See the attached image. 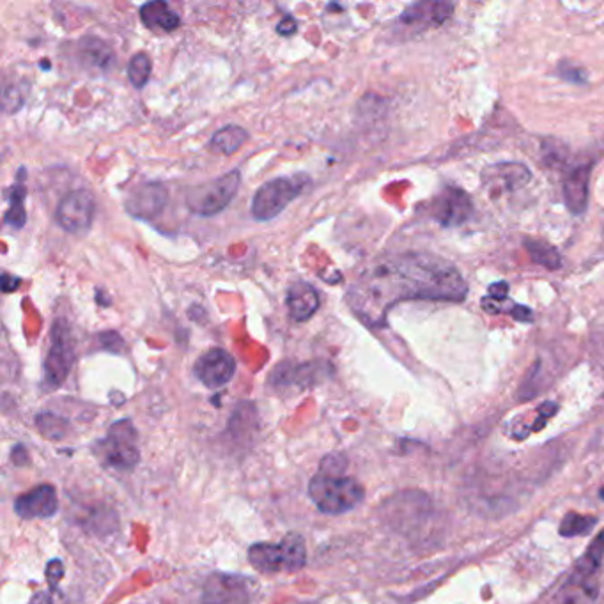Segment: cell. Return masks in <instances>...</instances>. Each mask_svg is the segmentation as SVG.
I'll return each mask as SVG.
<instances>
[{
	"label": "cell",
	"mask_w": 604,
	"mask_h": 604,
	"mask_svg": "<svg viewBox=\"0 0 604 604\" xmlns=\"http://www.w3.org/2000/svg\"><path fill=\"white\" fill-rule=\"evenodd\" d=\"M464 278L448 260L406 254L369 269L349 293L351 309L367 325H383L388 309L404 300L463 302Z\"/></svg>",
	"instance_id": "1"
},
{
	"label": "cell",
	"mask_w": 604,
	"mask_h": 604,
	"mask_svg": "<svg viewBox=\"0 0 604 604\" xmlns=\"http://www.w3.org/2000/svg\"><path fill=\"white\" fill-rule=\"evenodd\" d=\"M309 497L323 515L339 516L358 507L365 491L354 479L318 472L309 482Z\"/></svg>",
	"instance_id": "2"
},
{
	"label": "cell",
	"mask_w": 604,
	"mask_h": 604,
	"mask_svg": "<svg viewBox=\"0 0 604 604\" xmlns=\"http://www.w3.org/2000/svg\"><path fill=\"white\" fill-rule=\"evenodd\" d=\"M307 551L300 535H287L278 544L260 542L249 549V560L262 574L296 573L305 566Z\"/></svg>",
	"instance_id": "3"
},
{
	"label": "cell",
	"mask_w": 604,
	"mask_h": 604,
	"mask_svg": "<svg viewBox=\"0 0 604 604\" xmlns=\"http://www.w3.org/2000/svg\"><path fill=\"white\" fill-rule=\"evenodd\" d=\"M311 184L307 174L282 175L266 181L252 199V215L259 222H268L278 217L303 190Z\"/></svg>",
	"instance_id": "4"
},
{
	"label": "cell",
	"mask_w": 604,
	"mask_h": 604,
	"mask_svg": "<svg viewBox=\"0 0 604 604\" xmlns=\"http://www.w3.org/2000/svg\"><path fill=\"white\" fill-rule=\"evenodd\" d=\"M242 184V174L238 169L224 174L209 183L193 186L186 191V206L193 215L209 218L222 213L234 195L238 193Z\"/></svg>",
	"instance_id": "5"
},
{
	"label": "cell",
	"mask_w": 604,
	"mask_h": 604,
	"mask_svg": "<svg viewBox=\"0 0 604 604\" xmlns=\"http://www.w3.org/2000/svg\"><path fill=\"white\" fill-rule=\"evenodd\" d=\"M96 455L101 463L117 472H128L137 466L140 452L137 448V431L130 421L115 422L108 436L96 443Z\"/></svg>",
	"instance_id": "6"
},
{
	"label": "cell",
	"mask_w": 604,
	"mask_h": 604,
	"mask_svg": "<svg viewBox=\"0 0 604 604\" xmlns=\"http://www.w3.org/2000/svg\"><path fill=\"white\" fill-rule=\"evenodd\" d=\"M75 360V349L68 327L63 321H55L52 332V345L45 360V388H59L72 372Z\"/></svg>",
	"instance_id": "7"
},
{
	"label": "cell",
	"mask_w": 604,
	"mask_h": 604,
	"mask_svg": "<svg viewBox=\"0 0 604 604\" xmlns=\"http://www.w3.org/2000/svg\"><path fill=\"white\" fill-rule=\"evenodd\" d=\"M454 5L448 2H417L399 16L396 27L404 38H415L430 29L439 27L450 14Z\"/></svg>",
	"instance_id": "8"
},
{
	"label": "cell",
	"mask_w": 604,
	"mask_h": 604,
	"mask_svg": "<svg viewBox=\"0 0 604 604\" xmlns=\"http://www.w3.org/2000/svg\"><path fill=\"white\" fill-rule=\"evenodd\" d=\"M96 211V202L90 191L87 190H73L66 193L57 209H55V220L57 224L72 234L86 233L92 224Z\"/></svg>",
	"instance_id": "9"
},
{
	"label": "cell",
	"mask_w": 604,
	"mask_h": 604,
	"mask_svg": "<svg viewBox=\"0 0 604 604\" xmlns=\"http://www.w3.org/2000/svg\"><path fill=\"white\" fill-rule=\"evenodd\" d=\"M473 213V204L468 193L457 186H445L432 200V218L443 227L464 224Z\"/></svg>",
	"instance_id": "10"
},
{
	"label": "cell",
	"mask_w": 604,
	"mask_h": 604,
	"mask_svg": "<svg viewBox=\"0 0 604 604\" xmlns=\"http://www.w3.org/2000/svg\"><path fill=\"white\" fill-rule=\"evenodd\" d=\"M234 374L236 360L222 347L209 349L195 362V376L204 387L211 390L225 387L234 378Z\"/></svg>",
	"instance_id": "11"
},
{
	"label": "cell",
	"mask_w": 604,
	"mask_h": 604,
	"mask_svg": "<svg viewBox=\"0 0 604 604\" xmlns=\"http://www.w3.org/2000/svg\"><path fill=\"white\" fill-rule=\"evenodd\" d=\"M200 604H252L245 580L234 574H211L204 585Z\"/></svg>",
	"instance_id": "12"
},
{
	"label": "cell",
	"mask_w": 604,
	"mask_h": 604,
	"mask_svg": "<svg viewBox=\"0 0 604 604\" xmlns=\"http://www.w3.org/2000/svg\"><path fill=\"white\" fill-rule=\"evenodd\" d=\"M169 193L160 183H146L135 188L126 199V211L139 220H155L167 206Z\"/></svg>",
	"instance_id": "13"
},
{
	"label": "cell",
	"mask_w": 604,
	"mask_h": 604,
	"mask_svg": "<svg viewBox=\"0 0 604 604\" xmlns=\"http://www.w3.org/2000/svg\"><path fill=\"white\" fill-rule=\"evenodd\" d=\"M14 513L23 519L52 518L57 513L54 486L43 484L14 500Z\"/></svg>",
	"instance_id": "14"
},
{
	"label": "cell",
	"mask_w": 604,
	"mask_h": 604,
	"mask_svg": "<svg viewBox=\"0 0 604 604\" xmlns=\"http://www.w3.org/2000/svg\"><path fill=\"white\" fill-rule=\"evenodd\" d=\"M530 179H532L530 171L523 164H516V162L489 166L482 173L484 188L493 193L515 191L518 188H523Z\"/></svg>",
	"instance_id": "15"
},
{
	"label": "cell",
	"mask_w": 604,
	"mask_h": 604,
	"mask_svg": "<svg viewBox=\"0 0 604 604\" xmlns=\"http://www.w3.org/2000/svg\"><path fill=\"white\" fill-rule=\"evenodd\" d=\"M589 183L591 166L574 167L564 179L566 206L573 215H583L589 206Z\"/></svg>",
	"instance_id": "16"
},
{
	"label": "cell",
	"mask_w": 604,
	"mask_h": 604,
	"mask_svg": "<svg viewBox=\"0 0 604 604\" xmlns=\"http://www.w3.org/2000/svg\"><path fill=\"white\" fill-rule=\"evenodd\" d=\"M319 294L318 291L305 282H296L287 289L285 305L289 311V316L294 321H307L311 319L316 311L319 309Z\"/></svg>",
	"instance_id": "17"
},
{
	"label": "cell",
	"mask_w": 604,
	"mask_h": 604,
	"mask_svg": "<svg viewBox=\"0 0 604 604\" xmlns=\"http://www.w3.org/2000/svg\"><path fill=\"white\" fill-rule=\"evenodd\" d=\"M140 20L148 29L173 32L181 25V18L166 2H148L140 7Z\"/></svg>",
	"instance_id": "18"
},
{
	"label": "cell",
	"mask_w": 604,
	"mask_h": 604,
	"mask_svg": "<svg viewBox=\"0 0 604 604\" xmlns=\"http://www.w3.org/2000/svg\"><path fill=\"white\" fill-rule=\"evenodd\" d=\"M249 139V133L245 128L236 126V124H229L224 126L222 130H218L211 140H209V148L218 153V155H234Z\"/></svg>",
	"instance_id": "19"
},
{
	"label": "cell",
	"mask_w": 604,
	"mask_h": 604,
	"mask_svg": "<svg viewBox=\"0 0 604 604\" xmlns=\"http://www.w3.org/2000/svg\"><path fill=\"white\" fill-rule=\"evenodd\" d=\"M81 57L87 66H92L96 70L106 72L114 63V52L112 48L98 39V38H86L81 41Z\"/></svg>",
	"instance_id": "20"
},
{
	"label": "cell",
	"mask_w": 604,
	"mask_h": 604,
	"mask_svg": "<svg viewBox=\"0 0 604 604\" xmlns=\"http://www.w3.org/2000/svg\"><path fill=\"white\" fill-rule=\"evenodd\" d=\"M604 557V530L592 540L591 548L587 549V553L580 558L578 566H576V573L574 576H578L580 580L585 582H594V574L601 566V560Z\"/></svg>",
	"instance_id": "21"
},
{
	"label": "cell",
	"mask_w": 604,
	"mask_h": 604,
	"mask_svg": "<svg viewBox=\"0 0 604 604\" xmlns=\"http://www.w3.org/2000/svg\"><path fill=\"white\" fill-rule=\"evenodd\" d=\"M524 251L528 252L530 259L533 260L535 264L549 269V271H557L562 268V259L558 251L540 240H524Z\"/></svg>",
	"instance_id": "22"
},
{
	"label": "cell",
	"mask_w": 604,
	"mask_h": 604,
	"mask_svg": "<svg viewBox=\"0 0 604 604\" xmlns=\"http://www.w3.org/2000/svg\"><path fill=\"white\" fill-rule=\"evenodd\" d=\"M596 596V583L580 580L573 576V580L560 591L555 604H585Z\"/></svg>",
	"instance_id": "23"
},
{
	"label": "cell",
	"mask_w": 604,
	"mask_h": 604,
	"mask_svg": "<svg viewBox=\"0 0 604 604\" xmlns=\"http://www.w3.org/2000/svg\"><path fill=\"white\" fill-rule=\"evenodd\" d=\"M25 195H27V191H25L23 184L18 183V184L13 186V195L9 199L11 206L5 213V224H9L14 229H21L27 222V213H25V206H23Z\"/></svg>",
	"instance_id": "24"
},
{
	"label": "cell",
	"mask_w": 604,
	"mask_h": 604,
	"mask_svg": "<svg viewBox=\"0 0 604 604\" xmlns=\"http://www.w3.org/2000/svg\"><path fill=\"white\" fill-rule=\"evenodd\" d=\"M151 70H153V64H151L149 55L144 52L135 54L128 64V79L132 86L135 89H142L146 86L151 77Z\"/></svg>",
	"instance_id": "25"
},
{
	"label": "cell",
	"mask_w": 604,
	"mask_h": 604,
	"mask_svg": "<svg viewBox=\"0 0 604 604\" xmlns=\"http://www.w3.org/2000/svg\"><path fill=\"white\" fill-rule=\"evenodd\" d=\"M598 521L592 516H582L576 513H569L562 524H560V535L564 537H576V535H585L589 530H592V526Z\"/></svg>",
	"instance_id": "26"
},
{
	"label": "cell",
	"mask_w": 604,
	"mask_h": 604,
	"mask_svg": "<svg viewBox=\"0 0 604 604\" xmlns=\"http://www.w3.org/2000/svg\"><path fill=\"white\" fill-rule=\"evenodd\" d=\"M38 428H39L41 434H45L47 438H50V439H61L66 434L68 424L63 419L55 417V415L43 413V415L38 417Z\"/></svg>",
	"instance_id": "27"
},
{
	"label": "cell",
	"mask_w": 604,
	"mask_h": 604,
	"mask_svg": "<svg viewBox=\"0 0 604 604\" xmlns=\"http://www.w3.org/2000/svg\"><path fill=\"white\" fill-rule=\"evenodd\" d=\"M558 75L567 81V82H576V84H583L585 82V75H583V70L573 66V64H567V63H562L558 66Z\"/></svg>",
	"instance_id": "28"
},
{
	"label": "cell",
	"mask_w": 604,
	"mask_h": 604,
	"mask_svg": "<svg viewBox=\"0 0 604 604\" xmlns=\"http://www.w3.org/2000/svg\"><path fill=\"white\" fill-rule=\"evenodd\" d=\"M555 413H557V404L546 403L544 406H540V410H539V419H537V422H535V426H533V431H539L540 428H544V424L548 422V419L553 417Z\"/></svg>",
	"instance_id": "29"
},
{
	"label": "cell",
	"mask_w": 604,
	"mask_h": 604,
	"mask_svg": "<svg viewBox=\"0 0 604 604\" xmlns=\"http://www.w3.org/2000/svg\"><path fill=\"white\" fill-rule=\"evenodd\" d=\"M47 573H48V574H47V578H48V583H50L52 591H55V587H57L59 580L63 578V564H61L59 560H54V562L48 566Z\"/></svg>",
	"instance_id": "30"
},
{
	"label": "cell",
	"mask_w": 604,
	"mask_h": 604,
	"mask_svg": "<svg viewBox=\"0 0 604 604\" xmlns=\"http://www.w3.org/2000/svg\"><path fill=\"white\" fill-rule=\"evenodd\" d=\"M507 294H509V285L507 282H497V284H491L489 285V296L497 302H502V300H507Z\"/></svg>",
	"instance_id": "31"
},
{
	"label": "cell",
	"mask_w": 604,
	"mask_h": 604,
	"mask_svg": "<svg viewBox=\"0 0 604 604\" xmlns=\"http://www.w3.org/2000/svg\"><path fill=\"white\" fill-rule=\"evenodd\" d=\"M507 314H511L516 321H521V323H528V321L533 319L532 311L528 307H523V305H515Z\"/></svg>",
	"instance_id": "32"
},
{
	"label": "cell",
	"mask_w": 604,
	"mask_h": 604,
	"mask_svg": "<svg viewBox=\"0 0 604 604\" xmlns=\"http://www.w3.org/2000/svg\"><path fill=\"white\" fill-rule=\"evenodd\" d=\"M296 21L291 18V16H287V18H284L280 23H278V34H284V36H289V34H293V32H296Z\"/></svg>",
	"instance_id": "33"
},
{
	"label": "cell",
	"mask_w": 604,
	"mask_h": 604,
	"mask_svg": "<svg viewBox=\"0 0 604 604\" xmlns=\"http://www.w3.org/2000/svg\"><path fill=\"white\" fill-rule=\"evenodd\" d=\"M601 498L604 500V486L601 488Z\"/></svg>",
	"instance_id": "34"
}]
</instances>
